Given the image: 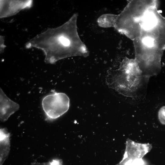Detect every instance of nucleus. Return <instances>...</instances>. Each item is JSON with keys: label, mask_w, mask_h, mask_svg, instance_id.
<instances>
[{"label": "nucleus", "mask_w": 165, "mask_h": 165, "mask_svg": "<svg viewBox=\"0 0 165 165\" xmlns=\"http://www.w3.org/2000/svg\"><path fill=\"white\" fill-rule=\"evenodd\" d=\"M141 72L137 63L133 60H127L119 72L110 75V84L112 87L122 94H134L142 83Z\"/></svg>", "instance_id": "nucleus-1"}, {"label": "nucleus", "mask_w": 165, "mask_h": 165, "mask_svg": "<svg viewBox=\"0 0 165 165\" xmlns=\"http://www.w3.org/2000/svg\"><path fill=\"white\" fill-rule=\"evenodd\" d=\"M42 105L48 119H54L68 111L70 106V99L64 93L53 91L43 98Z\"/></svg>", "instance_id": "nucleus-2"}, {"label": "nucleus", "mask_w": 165, "mask_h": 165, "mask_svg": "<svg viewBox=\"0 0 165 165\" xmlns=\"http://www.w3.org/2000/svg\"><path fill=\"white\" fill-rule=\"evenodd\" d=\"M151 145L149 144L136 143L127 139L126 148L122 162L131 159H140L150 151Z\"/></svg>", "instance_id": "nucleus-3"}, {"label": "nucleus", "mask_w": 165, "mask_h": 165, "mask_svg": "<svg viewBox=\"0 0 165 165\" xmlns=\"http://www.w3.org/2000/svg\"><path fill=\"white\" fill-rule=\"evenodd\" d=\"M0 104V119L2 122L6 121L20 108L19 105L9 99L1 88Z\"/></svg>", "instance_id": "nucleus-4"}, {"label": "nucleus", "mask_w": 165, "mask_h": 165, "mask_svg": "<svg viewBox=\"0 0 165 165\" xmlns=\"http://www.w3.org/2000/svg\"><path fill=\"white\" fill-rule=\"evenodd\" d=\"M10 134L4 128L0 130V165H2L7 159L10 150Z\"/></svg>", "instance_id": "nucleus-5"}, {"label": "nucleus", "mask_w": 165, "mask_h": 165, "mask_svg": "<svg viewBox=\"0 0 165 165\" xmlns=\"http://www.w3.org/2000/svg\"><path fill=\"white\" fill-rule=\"evenodd\" d=\"M157 20L156 16L152 13H148L145 16L143 23V26L145 30H149L156 25Z\"/></svg>", "instance_id": "nucleus-6"}, {"label": "nucleus", "mask_w": 165, "mask_h": 165, "mask_svg": "<svg viewBox=\"0 0 165 165\" xmlns=\"http://www.w3.org/2000/svg\"><path fill=\"white\" fill-rule=\"evenodd\" d=\"M116 16L110 14L106 15L101 16L100 19V23H101L102 26L109 27L114 25Z\"/></svg>", "instance_id": "nucleus-7"}, {"label": "nucleus", "mask_w": 165, "mask_h": 165, "mask_svg": "<svg viewBox=\"0 0 165 165\" xmlns=\"http://www.w3.org/2000/svg\"><path fill=\"white\" fill-rule=\"evenodd\" d=\"M122 162L124 165H143L144 164L141 159L129 160Z\"/></svg>", "instance_id": "nucleus-8"}, {"label": "nucleus", "mask_w": 165, "mask_h": 165, "mask_svg": "<svg viewBox=\"0 0 165 165\" xmlns=\"http://www.w3.org/2000/svg\"><path fill=\"white\" fill-rule=\"evenodd\" d=\"M158 117L160 123L165 125V106H162L159 110Z\"/></svg>", "instance_id": "nucleus-9"}, {"label": "nucleus", "mask_w": 165, "mask_h": 165, "mask_svg": "<svg viewBox=\"0 0 165 165\" xmlns=\"http://www.w3.org/2000/svg\"><path fill=\"white\" fill-rule=\"evenodd\" d=\"M143 43L148 47L152 46L154 44L153 39L150 37L145 38L143 40Z\"/></svg>", "instance_id": "nucleus-10"}, {"label": "nucleus", "mask_w": 165, "mask_h": 165, "mask_svg": "<svg viewBox=\"0 0 165 165\" xmlns=\"http://www.w3.org/2000/svg\"><path fill=\"white\" fill-rule=\"evenodd\" d=\"M59 40L61 43L65 46H68L70 44V41L69 40L64 37H61L59 38Z\"/></svg>", "instance_id": "nucleus-11"}, {"label": "nucleus", "mask_w": 165, "mask_h": 165, "mask_svg": "<svg viewBox=\"0 0 165 165\" xmlns=\"http://www.w3.org/2000/svg\"><path fill=\"white\" fill-rule=\"evenodd\" d=\"M31 165H50V162L42 163H35Z\"/></svg>", "instance_id": "nucleus-12"}]
</instances>
